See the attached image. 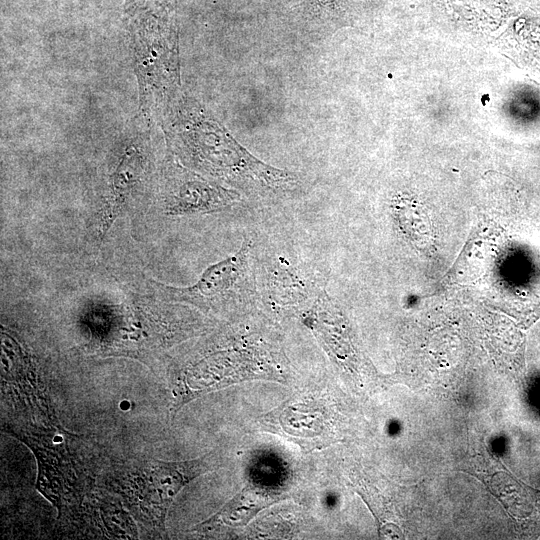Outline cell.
Instances as JSON below:
<instances>
[{"label":"cell","instance_id":"obj_1","mask_svg":"<svg viewBox=\"0 0 540 540\" xmlns=\"http://www.w3.org/2000/svg\"><path fill=\"white\" fill-rule=\"evenodd\" d=\"M160 115L167 153L181 165L259 196L297 187L294 173L252 155L194 100L178 94Z\"/></svg>","mask_w":540,"mask_h":540},{"label":"cell","instance_id":"obj_2","mask_svg":"<svg viewBox=\"0 0 540 540\" xmlns=\"http://www.w3.org/2000/svg\"><path fill=\"white\" fill-rule=\"evenodd\" d=\"M160 125L143 113L133 118L116 147L96 214L95 233L102 239L154 175V142Z\"/></svg>","mask_w":540,"mask_h":540},{"label":"cell","instance_id":"obj_3","mask_svg":"<svg viewBox=\"0 0 540 540\" xmlns=\"http://www.w3.org/2000/svg\"><path fill=\"white\" fill-rule=\"evenodd\" d=\"M210 455L180 462L140 461L117 470L112 483L135 516L163 530L175 496L192 479L212 469Z\"/></svg>","mask_w":540,"mask_h":540},{"label":"cell","instance_id":"obj_4","mask_svg":"<svg viewBox=\"0 0 540 540\" xmlns=\"http://www.w3.org/2000/svg\"><path fill=\"white\" fill-rule=\"evenodd\" d=\"M250 243L244 240L235 254L210 265L198 280L187 287L151 281L166 301L188 302L205 308L222 305H247L258 295L251 266Z\"/></svg>","mask_w":540,"mask_h":540},{"label":"cell","instance_id":"obj_5","mask_svg":"<svg viewBox=\"0 0 540 540\" xmlns=\"http://www.w3.org/2000/svg\"><path fill=\"white\" fill-rule=\"evenodd\" d=\"M157 188L163 211L171 216L219 212L241 199L236 189L181 165L169 154L160 170Z\"/></svg>","mask_w":540,"mask_h":540},{"label":"cell","instance_id":"obj_6","mask_svg":"<svg viewBox=\"0 0 540 540\" xmlns=\"http://www.w3.org/2000/svg\"><path fill=\"white\" fill-rule=\"evenodd\" d=\"M393 216L403 233L417 245H429L431 230L425 215L410 203L401 200L393 204Z\"/></svg>","mask_w":540,"mask_h":540}]
</instances>
